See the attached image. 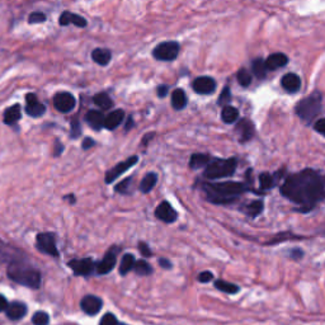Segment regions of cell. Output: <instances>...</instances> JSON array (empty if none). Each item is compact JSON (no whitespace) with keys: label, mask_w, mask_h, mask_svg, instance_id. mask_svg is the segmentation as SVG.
I'll return each instance as SVG.
<instances>
[{"label":"cell","mask_w":325,"mask_h":325,"mask_svg":"<svg viewBox=\"0 0 325 325\" xmlns=\"http://www.w3.org/2000/svg\"><path fill=\"white\" fill-rule=\"evenodd\" d=\"M215 287H216L218 291H221V292L230 293V295L238 293L239 290H240V288H239V286L234 285V283H230V282H226V281H223V280L215 281Z\"/></svg>","instance_id":"4dcf8cb0"},{"label":"cell","mask_w":325,"mask_h":325,"mask_svg":"<svg viewBox=\"0 0 325 325\" xmlns=\"http://www.w3.org/2000/svg\"><path fill=\"white\" fill-rule=\"evenodd\" d=\"M236 78H238V82L241 87H249V85L252 84V75L251 72L246 71L245 69L239 70Z\"/></svg>","instance_id":"8d00e7d4"},{"label":"cell","mask_w":325,"mask_h":325,"mask_svg":"<svg viewBox=\"0 0 325 325\" xmlns=\"http://www.w3.org/2000/svg\"><path fill=\"white\" fill-rule=\"evenodd\" d=\"M157 93L160 98H164L168 94V87H166V85H159L157 89Z\"/></svg>","instance_id":"7dc6e473"},{"label":"cell","mask_w":325,"mask_h":325,"mask_svg":"<svg viewBox=\"0 0 325 325\" xmlns=\"http://www.w3.org/2000/svg\"><path fill=\"white\" fill-rule=\"evenodd\" d=\"M80 306H82V310L88 315H97L102 310L103 301L98 296L87 295L80 301Z\"/></svg>","instance_id":"7c38bea8"},{"label":"cell","mask_w":325,"mask_h":325,"mask_svg":"<svg viewBox=\"0 0 325 325\" xmlns=\"http://www.w3.org/2000/svg\"><path fill=\"white\" fill-rule=\"evenodd\" d=\"M77 101H75L74 95L70 94L67 92L57 93L54 97V106L61 113H69L75 108Z\"/></svg>","instance_id":"30bf717a"},{"label":"cell","mask_w":325,"mask_h":325,"mask_svg":"<svg viewBox=\"0 0 325 325\" xmlns=\"http://www.w3.org/2000/svg\"><path fill=\"white\" fill-rule=\"evenodd\" d=\"M93 102H94V105H97L98 107L102 109V111H107V109L113 106V102H112V99L109 98L107 93H99V94L94 95V97H93Z\"/></svg>","instance_id":"f546056e"},{"label":"cell","mask_w":325,"mask_h":325,"mask_svg":"<svg viewBox=\"0 0 325 325\" xmlns=\"http://www.w3.org/2000/svg\"><path fill=\"white\" fill-rule=\"evenodd\" d=\"M132 122H134V121H132V117H129V122H127L126 127H124V129H126V131H129V130L131 129V126H132V124H134V123H132Z\"/></svg>","instance_id":"f5cc1de1"},{"label":"cell","mask_w":325,"mask_h":325,"mask_svg":"<svg viewBox=\"0 0 325 325\" xmlns=\"http://www.w3.org/2000/svg\"><path fill=\"white\" fill-rule=\"evenodd\" d=\"M22 117L20 113V106L14 105L12 107L7 108L4 112V123L5 124H14L18 119Z\"/></svg>","instance_id":"cb8c5ba5"},{"label":"cell","mask_w":325,"mask_h":325,"mask_svg":"<svg viewBox=\"0 0 325 325\" xmlns=\"http://www.w3.org/2000/svg\"><path fill=\"white\" fill-rule=\"evenodd\" d=\"M187 95L183 89H176L171 93V106L176 109H183L187 106Z\"/></svg>","instance_id":"d4e9b609"},{"label":"cell","mask_w":325,"mask_h":325,"mask_svg":"<svg viewBox=\"0 0 325 325\" xmlns=\"http://www.w3.org/2000/svg\"><path fill=\"white\" fill-rule=\"evenodd\" d=\"M210 157L207 154H193L191 157V160H189V166L192 169H198L202 168V166H207V164L210 163Z\"/></svg>","instance_id":"f1b7e54d"},{"label":"cell","mask_w":325,"mask_h":325,"mask_svg":"<svg viewBox=\"0 0 325 325\" xmlns=\"http://www.w3.org/2000/svg\"><path fill=\"white\" fill-rule=\"evenodd\" d=\"M236 131H238L239 139L241 142L249 141L254 136V124L249 119H241L236 124Z\"/></svg>","instance_id":"ac0fdd59"},{"label":"cell","mask_w":325,"mask_h":325,"mask_svg":"<svg viewBox=\"0 0 325 325\" xmlns=\"http://www.w3.org/2000/svg\"><path fill=\"white\" fill-rule=\"evenodd\" d=\"M105 114H103V112L101 111H94V109H92V111L88 112L87 114H85V121H87V123L89 124L92 129H94L95 131H99L102 127H105Z\"/></svg>","instance_id":"ffe728a7"},{"label":"cell","mask_w":325,"mask_h":325,"mask_svg":"<svg viewBox=\"0 0 325 325\" xmlns=\"http://www.w3.org/2000/svg\"><path fill=\"white\" fill-rule=\"evenodd\" d=\"M209 201L216 205H226L236 201L249 187L239 182H222V183H205L202 186Z\"/></svg>","instance_id":"7a4b0ae2"},{"label":"cell","mask_w":325,"mask_h":325,"mask_svg":"<svg viewBox=\"0 0 325 325\" xmlns=\"http://www.w3.org/2000/svg\"><path fill=\"white\" fill-rule=\"evenodd\" d=\"M134 271L139 276H149L153 273V267L146 261H142L141 259V261H137L135 263Z\"/></svg>","instance_id":"d6a6232c"},{"label":"cell","mask_w":325,"mask_h":325,"mask_svg":"<svg viewBox=\"0 0 325 325\" xmlns=\"http://www.w3.org/2000/svg\"><path fill=\"white\" fill-rule=\"evenodd\" d=\"M304 256V252L301 251V249H293V251H291V257H292L293 259H300L303 258Z\"/></svg>","instance_id":"681fc988"},{"label":"cell","mask_w":325,"mask_h":325,"mask_svg":"<svg viewBox=\"0 0 325 325\" xmlns=\"http://www.w3.org/2000/svg\"><path fill=\"white\" fill-rule=\"evenodd\" d=\"M286 198L300 205L303 211L314 209L318 202L325 198V186L321 177L311 169L292 174L281 187Z\"/></svg>","instance_id":"6da1fadb"},{"label":"cell","mask_w":325,"mask_h":325,"mask_svg":"<svg viewBox=\"0 0 325 325\" xmlns=\"http://www.w3.org/2000/svg\"><path fill=\"white\" fill-rule=\"evenodd\" d=\"M32 323L35 325H48L50 323V316L45 311H37L33 314Z\"/></svg>","instance_id":"d590c367"},{"label":"cell","mask_w":325,"mask_h":325,"mask_svg":"<svg viewBox=\"0 0 325 325\" xmlns=\"http://www.w3.org/2000/svg\"><path fill=\"white\" fill-rule=\"evenodd\" d=\"M135 263H136V259H135V257L132 256V254H124V256L122 257L121 264H119V273H121L122 276L127 274L130 271L134 269Z\"/></svg>","instance_id":"83f0119b"},{"label":"cell","mask_w":325,"mask_h":325,"mask_svg":"<svg viewBox=\"0 0 325 325\" xmlns=\"http://www.w3.org/2000/svg\"><path fill=\"white\" fill-rule=\"evenodd\" d=\"M158 182V176L155 173H147L146 176L144 177V179L140 183V191L142 193H149L153 188L155 187Z\"/></svg>","instance_id":"484cf974"},{"label":"cell","mask_w":325,"mask_h":325,"mask_svg":"<svg viewBox=\"0 0 325 325\" xmlns=\"http://www.w3.org/2000/svg\"><path fill=\"white\" fill-rule=\"evenodd\" d=\"M263 211V202L262 201H254L251 205H248L245 209V212L251 217H257L258 215H261V212Z\"/></svg>","instance_id":"836d02e7"},{"label":"cell","mask_w":325,"mask_h":325,"mask_svg":"<svg viewBox=\"0 0 325 325\" xmlns=\"http://www.w3.org/2000/svg\"><path fill=\"white\" fill-rule=\"evenodd\" d=\"M139 251L140 253H141L144 257H146V258H149V257L153 256L152 249H150L149 245H147L146 243H144V241H141V243L139 244Z\"/></svg>","instance_id":"7bdbcfd3"},{"label":"cell","mask_w":325,"mask_h":325,"mask_svg":"<svg viewBox=\"0 0 325 325\" xmlns=\"http://www.w3.org/2000/svg\"><path fill=\"white\" fill-rule=\"evenodd\" d=\"M124 118V112L122 109H116V111L111 112L107 117L105 118V127L107 130H114L122 123Z\"/></svg>","instance_id":"7402d4cb"},{"label":"cell","mask_w":325,"mask_h":325,"mask_svg":"<svg viewBox=\"0 0 325 325\" xmlns=\"http://www.w3.org/2000/svg\"><path fill=\"white\" fill-rule=\"evenodd\" d=\"M60 26H67V24H74L77 27H87V19L82 15L74 14V13L70 12H64L60 15L59 19Z\"/></svg>","instance_id":"d6986e66"},{"label":"cell","mask_w":325,"mask_h":325,"mask_svg":"<svg viewBox=\"0 0 325 325\" xmlns=\"http://www.w3.org/2000/svg\"><path fill=\"white\" fill-rule=\"evenodd\" d=\"M238 160L231 159H212L205 169V177L209 179H220L231 177L236 170Z\"/></svg>","instance_id":"277c9868"},{"label":"cell","mask_w":325,"mask_h":325,"mask_svg":"<svg viewBox=\"0 0 325 325\" xmlns=\"http://www.w3.org/2000/svg\"><path fill=\"white\" fill-rule=\"evenodd\" d=\"M230 99H231V92H230V89H229L228 87L226 88H223V90L222 92H221V95H220V98H218V105H226V103H229L230 102ZM228 106V105H226Z\"/></svg>","instance_id":"b9f144b4"},{"label":"cell","mask_w":325,"mask_h":325,"mask_svg":"<svg viewBox=\"0 0 325 325\" xmlns=\"http://www.w3.org/2000/svg\"><path fill=\"white\" fill-rule=\"evenodd\" d=\"M99 325H119V323L113 314L107 313L102 316V319H101L99 321Z\"/></svg>","instance_id":"60d3db41"},{"label":"cell","mask_w":325,"mask_h":325,"mask_svg":"<svg viewBox=\"0 0 325 325\" xmlns=\"http://www.w3.org/2000/svg\"><path fill=\"white\" fill-rule=\"evenodd\" d=\"M179 54V45L174 41L159 43L153 51V56L159 61H173Z\"/></svg>","instance_id":"8992f818"},{"label":"cell","mask_w":325,"mask_h":325,"mask_svg":"<svg viewBox=\"0 0 325 325\" xmlns=\"http://www.w3.org/2000/svg\"><path fill=\"white\" fill-rule=\"evenodd\" d=\"M314 129H315L316 132H319L325 137V118H320L319 121H316L315 124H314Z\"/></svg>","instance_id":"f6af8a7d"},{"label":"cell","mask_w":325,"mask_h":325,"mask_svg":"<svg viewBox=\"0 0 325 325\" xmlns=\"http://www.w3.org/2000/svg\"><path fill=\"white\" fill-rule=\"evenodd\" d=\"M264 62H266L267 70H268V71H272V70L286 66L288 62V57L286 56L285 54H281V53L272 54L269 55L266 60H264Z\"/></svg>","instance_id":"44dd1931"},{"label":"cell","mask_w":325,"mask_h":325,"mask_svg":"<svg viewBox=\"0 0 325 325\" xmlns=\"http://www.w3.org/2000/svg\"><path fill=\"white\" fill-rule=\"evenodd\" d=\"M155 216H157L159 220L164 221L166 223H171L174 221H177L178 218V214H177L176 210L173 209L170 204L168 201H163L159 206L155 210Z\"/></svg>","instance_id":"9a60e30c"},{"label":"cell","mask_w":325,"mask_h":325,"mask_svg":"<svg viewBox=\"0 0 325 325\" xmlns=\"http://www.w3.org/2000/svg\"><path fill=\"white\" fill-rule=\"evenodd\" d=\"M95 145V141L93 139H90V137H87V139H84V142H83V149L84 150H88L90 149L92 146H94Z\"/></svg>","instance_id":"bcb514c9"},{"label":"cell","mask_w":325,"mask_h":325,"mask_svg":"<svg viewBox=\"0 0 325 325\" xmlns=\"http://www.w3.org/2000/svg\"><path fill=\"white\" fill-rule=\"evenodd\" d=\"M8 277L13 282L22 285L24 287L37 290L41 286V273L33 267L27 266L22 262L14 261L8 267Z\"/></svg>","instance_id":"3957f363"},{"label":"cell","mask_w":325,"mask_h":325,"mask_svg":"<svg viewBox=\"0 0 325 325\" xmlns=\"http://www.w3.org/2000/svg\"><path fill=\"white\" fill-rule=\"evenodd\" d=\"M37 249L42 253L48 254L51 257H59V251L56 248V241L53 233H41L36 238Z\"/></svg>","instance_id":"52a82bcc"},{"label":"cell","mask_w":325,"mask_h":325,"mask_svg":"<svg viewBox=\"0 0 325 325\" xmlns=\"http://www.w3.org/2000/svg\"><path fill=\"white\" fill-rule=\"evenodd\" d=\"M62 150H64V146H62V145L60 144L59 141L55 142V149H54V155H55V157H59V155L62 153Z\"/></svg>","instance_id":"f907efd6"},{"label":"cell","mask_w":325,"mask_h":325,"mask_svg":"<svg viewBox=\"0 0 325 325\" xmlns=\"http://www.w3.org/2000/svg\"><path fill=\"white\" fill-rule=\"evenodd\" d=\"M159 264H160V267H163V268H165V269L171 268L170 261H168V259H165V258H160L159 259Z\"/></svg>","instance_id":"816d5d0a"},{"label":"cell","mask_w":325,"mask_h":325,"mask_svg":"<svg viewBox=\"0 0 325 325\" xmlns=\"http://www.w3.org/2000/svg\"><path fill=\"white\" fill-rule=\"evenodd\" d=\"M5 314H7V316L10 320H20V319L24 318L26 314H27V306L23 303H19V301H14V303L9 304L8 309L5 310Z\"/></svg>","instance_id":"2e32d148"},{"label":"cell","mask_w":325,"mask_h":325,"mask_svg":"<svg viewBox=\"0 0 325 325\" xmlns=\"http://www.w3.org/2000/svg\"><path fill=\"white\" fill-rule=\"evenodd\" d=\"M71 130H70V137L71 139H78V137L82 135V124H80L79 119H78V117H74L71 121Z\"/></svg>","instance_id":"74e56055"},{"label":"cell","mask_w":325,"mask_h":325,"mask_svg":"<svg viewBox=\"0 0 325 325\" xmlns=\"http://www.w3.org/2000/svg\"><path fill=\"white\" fill-rule=\"evenodd\" d=\"M92 59L94 60V62H97L101 66H106L109 64L112 59L111 51L107 48H95L92 53Z\"/></svg>","instance_id":"603a6c76"},{"label":"cell","mask_w":325,"mask_h":325,"mask_svg":"<svg viewBox=\"0 0 325 325\" xmlns=\"http://www.w3.org/2000/svg\"><path fill=\"white\" fill-rule=\"evenodd\" d=\"M252 69H253V72L256 74L257 78H259V79H263V78H266L267 75V67H266V62H264V60L262 59H256L253 61V64H252Z\"/></svg>","instance_id":"1f68e13d"},{"label":"cell","mask_w":325,"mask_h":325,"mask_svg":"<svg viewBox=\"0 0 325 325\" xmlns=\"http://www.w3.org/2000/svg\"><path fill=\"white\" fill-rule=\"evenodd\" d=\"M137 162H139V157L134 155V157H130L129 159L123 160V162L118 163L112 169H109L107 173H106V178H105L106 183L107 184L113 183V182L116 181L119 176H122L124 171H127L130 168H132V166H134Z\"/></svg>","instance_id":"ba28073f"},{"label":"cell","mask_w":325,"mask_h":325,"mask_svg":"<svg viewBox=\"0 0 325 325\" xmlns=\"http://www.w3.org/2000/svg\"><path fill=\"white\" fill-rule=\"evenodd\" d=\"M221 118L225 123H234V122L238 121L239 118V112L238 109L233 106H225L222 108V112H221Z\"/></svg>","instance_id":"4316f807"},{"label":"cell","mask_w":325,"mask_h":325,"mask_svg":"<svg viewBox=\"0 0 325 325\" xmlns=\"http://www.w3.org/2000/svg\"><path fill=\"white\" fill-rule=\"evenodd\" d=\"M214 280V274H212L211 272L209 271H205V272H201L198 274V281L201 283H207L210 282V281Z\"/></svg>","instance_id":"ee69618b"},{"label":"cell","mask_w":325,"mask_h":325,"mask_svg":"<svg viewBox=\"0 0 325 325\" xmlns=\"http://www.w3.org/2000/svg\"><path fill=\"white\" fill-rule=\"evenodd\" d=\"M192 87L198 94H212L216 90V82L210 77H199L194 80Z\"/></svg>","instance_id":"4fadbf2b"},{"label":"cell","mask_w":325,"mask_h":325,"mask_svg":"<svg viewBox=\"0 0 325 325\" xmlns=\"http://www.w3.org/2000/svg\"><path fill=\"white\" fill-rule=\"evenodd\" d=\"M8 306H9V304H8V300L5 298V296L0 295V313L7 310Z\"/></svg>","instance_id":"c3c4849f"},{"label":"cell","mask_w":325,"mask_h":325,"mask_svg":"<svg viewBox=\"0 0 325 325\" xmlns=\"http://www.w3.org/2000/svg\"><path fill=\"white\" fill-rule=\"evenodd\" d=\"M45 111L46 107L42 103L38 102L37 95L32 94V93L26 95V112H27L28 116L37 118V117L43 116Z\"/></svg>","instance_id":"5bb4252c"},{"label":"cell","mask_w":325,"mask_h":325,"mask_svg":"<svg viewBox=\"0 0 325 325\" xmlns=\"http://www.w3.org/2000/svg\"><path fill=\"white\" fill-rule=\"evenodd\" d=\"M131 182H132V178L124 179V181H122L121 183L117 184L114 189H116V192H119V193L122 194L130 193V186H131Z\"/></svg>","instance_id":"ab89813d"},{"label":"cell","mask_w":325,"mask_h":325,"mask_svg":"<svg viewBox=\"0 0 325 325\" xmlns=\"http://www.w3.org/2000/svg\"><path fill=\"white\" fill-rule=\"evenodd\" d=\"M119 249L113 246L107 252V254L105 256V258L99 262V263L95 266V271H97L98 274H107L114 268L117 262V253H118Z\"/></svg>","instance_id":"8fae6325"},{"label":"cell","mask_w":325,"mask_h":325,"mask_svg":"<svg viewBox=\"0 0 325 325\" xmlns=\"http://www.w3.org/2000/svg\"><path fill=\"white\" fill-rule=\"evenodd\" d=\"M259 183H261L262 189H269L276 186V178L269 173H262L259 176Z\"/></svg>","instance_id":"e575fe53"},{"label":"cell","mask_w":325,"mask_h":325,"mask_svg":"<svg viewBox=\"0 0 325 325\" xmlns=\"http://www.w3.org/2000/svg\"><path fill=\"white\" fill-rule=\"evenodd\" d=\"M46 20V15L42 12H33L31 13L28 17V23L30 24H37V23H42Z\"/></svg>","instance_id":"f35d334b"},{"label":"cell","mask_w":325,"mask_h":325,"mask_svg":"<svg viewBox=\"0 0 325 325\" xmlns=\"http://www.w3.org/2000/svg\"><path fill=\"white\" fill-rule=\"evenodd\" d=\"M296 114L306 122H311L321 111V94L319 92L313 93L304 98L296 105Z\"/></svg>","instance_id":"5b68a950"},{"label":"cell","mask_w":325,"mask_h":325,"mask_svg":"<svg viewBox=\"0 0 325 325\" xmlns=\"http://www.w3.org/2000/svg\"><path fill=\"white\" fill-rule=\"evenodd\" d=\"M121 325H124V324H121Z\"/></svg>","instance_id":"db71d44e"},{"label":"cell","mask_w":325,"mask_h":325,"mask_svg":"<svg viewBox=\"0 0 325 325\" xmlns=\"http://www.w3.org/2000/svg\"><path fill=\"white\" fill-rule=\"evenodd\" d=\"M69 267L75 273V276H90L95 269V263L92 258H83V259H72L70 261Z\"/></svg>","instance_id":"9c48e42d"},{"label":"cell","mask_w":325,"mask_h":325,"mask_svg":"<svg viewBox=\"0 0 325 325\" xmlns=\"http://www.w3.org/2000/svg\"><path fill=\"white\" fill-rule=\"evenodd\" d=\"M281 84H282V88L287 93H296L298 92L301 88V79L298 75L290 72V74H286L285 77L282 78Z\"/></svg>","instance_id":"e0dca14e"}]
</instances>
